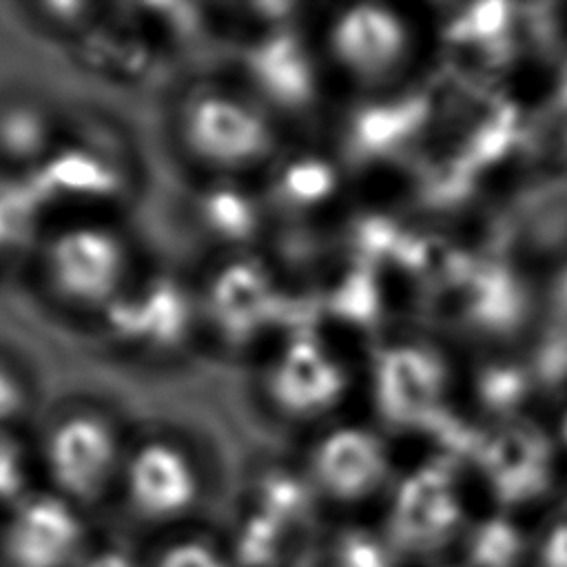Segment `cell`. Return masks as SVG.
<instances>
[{"label": "cell", "mask_w": 567, "mask_h": 567, "mask_svg": "<svg viewBox=\"0 0 567 567\" xmlns=\"http://www.w3.org/2000/svg\"><path fill=\"white\" fill-rule=\"evenodd\" d=\"M146 567H239L213 520L144 540Z\"/></svg>", "instance_id": "cell-16"}, {"label": "cell", "mask_w": 567, "mask_h": 567, "mask_svg": "<svg viewBox=\"0 0 567 567\" xmlns=\"http://www.w3.org/2000/svg\"><path fill=\"white\" fill-rule=\"evenodd\" d=\"M80 567H146L144 540L104 523Z\"/></svg>", "instance_id": "cell-19"}, {"label": "cell", "mask_w": 567, "mask_h": 567, "mask_svg": "<svg viewBox=\"0 0 567 567\" xmlns=\"http://www.w3.org/2000/svg\"><path fill=\"white\" fill-rule=\"evenodd\" d=\"M213 494V467L195 439L162 423L135 427L106 523L148 540L210 520Z\"/></svg>", "instance_id": "cell-2"}, {"label": "cell", "mask_w": 567, "mask_h": 567, "mask_svg": "<svg viewBox=\"0 0 567 567\" xmlns=\"http://www.w3.org/2000/svg\"><path fill=\"white\" fill-rule=\"evenodd\" d=\"M529 567H567V509H547L534 520Z\"/></svg>", "instance_id": "cell-20"}, {"label": "cell", "mask_w": 567, "mask_h": 567, "mask_svg": "<svg viewBox=\"0 0 567 567\" xmlns=\"http://www.w3.org/2000/svg\"><path fill=\"white\" fill-rule=\"evenodd\" d=\"M104 523L35 487L0 514V567H80Z\"/></svg>", "instance_id": "cell-8"}, {"label": "cell", "mask_w": 567, "mask_h": 567, "mask_svg": "<svg viewBox=\"0 0 567 567\" xmlns=\"http://www.w3.org/2000/svg\"><path fill=\"white\" fill-rule=\"evenodd\" d=\"M306 560L308 567H405L374 516L326 520Z\"/></svg>", "instance_id": "cell-12"}, {"label": "cell", "mask_w": 567, "mask_h": 567, "mask_svg": "<svg viewBox=\"0 0 567 567\" xmlns=\"http://www.w3.org/2000/svg\"><path fill=\"white\" fill-rule=\"evenodd\" d=\"M115 361L166 370L202 348L195 277L148 259L117 303L89 330Z\"/></svg>", "instance_id": "cell-5"}, {"label": "cell", "mask_w": 567, "mask_h": 567, "mask_svg": "<svg viewBox=\"0 0 567 567\" xmlns=\"http://www.w3.org/2000/svg\"><path fill=\"white\" fill-rule=\"evenodd\" d=\"M239 567H297L312 540L248 509L237 507L226 523H215Z\"/></svg>", "instance_id": "cell-10"}, {"label": "cell", "mask_w": 567, "mask_h": 567, "mask_svg": "<svg viewBox=\"0 0 567 567\" xmlns=\"http://www.w3.org/2000/svg\"><path fill=\"white\" fill-rule=\"evenodd\" d=\"M182 210L188 233L213 250L235 246L250 228V210L237 179H195Z\"/></svg>", "instance_id": "cell-11"}, {"label": "cell", "mask_w": 567, "mask_h": 567, "mask_svg": "<svg viewBox=\"0 0 567 567\" xmlns=\"http://www.w3.org/2000/svg\"><path fill=\"white\" fill-rule=\"evenodd\" d=\"M44 226L29 182L0 173V279L27 268L33 244Z\"/></svg>", "instance_id": "cell-15"}, {"label": "cell", "mask_w": 567, "mask_h": 567, "mask_svg": "<svg viewBox=\"0 0 567 567\" xmlns=\"http://www.w3.org/2000/svg\"><path fill=\"white\" fill-rule=\"evenodd\" d=\"M40 487L29 430L0 427V514Z\"/></svg>", "instance_id": "cell-18"}, {"label": "cell", "mask_w": 567, "mask_h": 567, "mask_svg": "<svg viewBox=\"0 0 567 567\" xmlns=\"http://www.w3.org/2000/svg\"><path fill=\"white\" fill-rule=\"evenodd\" d=\"M69 113L33 91L0 93V173L29 179L55 151Z\"/></svg>", "instance_id": "cell-9"}, {"label": "cell", "mask_w": 567, "mask_h": 567, "mask_svg": "<svg viewBox=\"0 0 567 567\" xmlns=\"http://www.w3.org/2000/svg\"><path fill=\"white\" fill-rule=\"evenodd\" d=\"M405 31L401 22L392 13L374 7H357L334 27L337 53L361 73L388 69L401 53Z\"/></svg>", "instance_id": "cell-14"}, {"label": "cell", "mask_w": 567, "mask_h": 567, "mask_svg": "<svg viewBox=\"0 0 567 567\" xmlns=\"http://www.w3.org/2000/svg\"><path fill=\"white\" fill-rule=\"evenodd\" d=\"M133 432L135 425L97 396L42 410L29 430L40 487L109 520Z\"/></svg>", "instance_id": "cell-3"}, {"label": "cell", "mask_w": 567, "mask_h": 567, "mask_svg": "<svg viewBox=\"0 0 567 567\" xmlns=\"http://www.w3.org/2000/svg\"><path fill=\"white\" fill-rule=\"evenodd\" d=\"M148 259L126 217H62L44 221L24 275L51 315L91 330Z\"/></svg>", "instance_id": "cell-1"}, {"label": "cell", "mask_w": 567, "mask_h": 567, "mask_svg": "<svg viewBox=\"0 0 567 567\" xmlns=\"http://www.w3.org/2000/svg\"><path fill=\"white\" fill-rule=\"evenodd\" d=\"M166 135L193 179H239L272 146L264 111L237 86L206 78L175 91Z\"/></svg>", "instance_id": "cell-6"}, {"label": "cell", "mask_w": 567, "mask_h": 567, "mask_svg": "<svg viewBox=\"0 0 567 567\" xmlns=\"http://www.w3.org/2000/svg\"><path fill=\"white\" fill-rule=\"evenodd\" d=\"M44 221L126 217L142 171L131 140L95 115L71 117L49 159L27 179Z\"/></svg>", "instance_id": "cell-4"}, {"label": "cell", "mask_w": 567, "mask_h": 567, "mask_svg": "<svg viewBox=\"0 0 567 567\" xmlns=\"http://www.w3.org/2000/svg\"><path fill=\"white\" fill-rule=\"evenodd\" d=\"M476 507L441 472L392 483L374 518L405 567H450Z\"/></svg>", "instance_id": "cell-7"}, {"label": "cell", "mask_w": 567, "mask_h": 567, "mask_svg": "<svg viewBox=\"0 0 567 567\" xmlns=\"http://www.w3.org/2000/svg\"><path fill=\"white\" fill-rule=\"evenodd\" d=\"M40 412L35 372L18 352L0 346V427L31 430Z\"/></svg>", "instance_id": "cell-17"}, {"label": "cell", "mask_w": 567, "mask_h": 567, "mask_svg": "<svg viewBox=\"0 0 567 567\" xmlns=\"http://www.w3.org/2000/svg\"><path fill=\"white\" fill-rule=\"evenodd\" d=\"M534 523L498 512L478 509L450 567H529Z\"/></svg>", "instance_id": "cell-13"}]
</instances>
